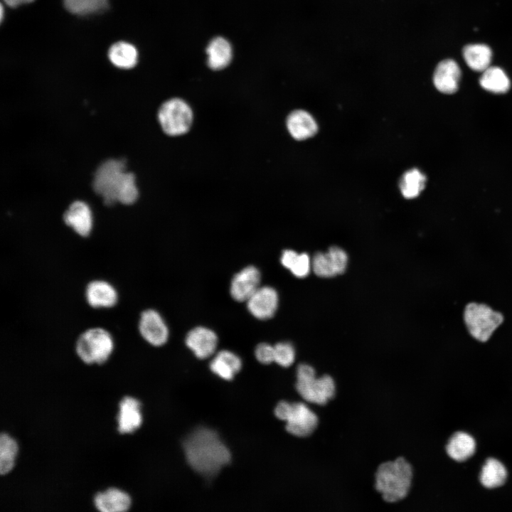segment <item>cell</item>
I'll return each mask as SVG.
<instances>
[{
    "label": "cell",
    "mask_w": 512,
    "mask_h": 512,
    "mask_svg": "<svg viewBox=\"0 0 512 512\" xmlns=\"http://www.w3.org/2000/svg\"><path fill=\"white\" fill-rule=\"evenodd\" d=\"M186 461L199 474L210 478L228 464L231 454L218 434L209 428L199 427L183 442Z\"/></svg>",
    "instance_id": "1"
},
{
    "label": "cell",
    "mask_w": 512,
    "mask_h": 512,
    "mask_svg": "<svg viewBox=\"0 0 512 512\" xmlns=\"http://www.w3.org/2000/svg\"><path fill=\"white\" fill-rule=\"evenodd\" d=\"M412 479V468L403 457L381 464L375 473V489L390 503L407 495Z\"/></svg>",
    "instance_id": "2"
},
{
    "label": "cell",
    "mask_w": 512,
    "mask_h": 512,
    "mask_svg": "<svg viewBox=\"0 0 512 512\" xmlns=\"http://www.w3.org/2000/svg\"><path fill=\"white\" fill-rule=\"evenodd\" d=\"M464 321L469 334L480 342H486L503 324V315L484 303L470 302L464 308Z\"/></svg>",
    "instance_id": "3"
},
{
    "label": "cell",
    "mask_w": 512,
    "mask_h": 512,
    "mask_svg": "<svg viewBox=\"0 0 512 512\" xmlns=\"http://www.w3.org/2000/svg\"><path fill=\"white\" fill-rule=\"evenodd\" d=\"M296 389L306 402L325 405L334 397L336 386L330 375L316 378L313 367L302 363L297 367Z\"/></svg>",
    "instance_id": "4"
},
{
    "label": "cell",
    "mask_w": 512,
    "mask_h": 512,
    "mask_svg": "<svg viewBox=\"0 0 512 512\" xmlns=\"http://www.w3.org/2000/svg\"><path fill=\"white\" fill-rule=\"evenodd\" d=\"M113 349L114 340L111 334L101 327L85 330L79 336L75 343L78 356L87 364L103 363Z\"/></svg>",
    "instance_id": "5"
},
{
    "label": "cell",
    "mask_w": 512,
    "mask_h": 512,
    "mask_svg": "<svg viewBox=\"0 0 512 512\" xmlns=\"http://www.w3.org/2000/svg\"><path fill=\"white\" fill-rule=\"evenodd\" d=\"M275 416L286 422V430L297 437H307L318 425L316 415L304 403L282 401L274 409Z\"/></svg>",
    "instance_id": "6"
},
{
    "label": "cell",
    "mask_w": 512,
    "mask_h": 512,
    "mask_svg": "<svg viewBox=\"0 0 512 512\" xmlns=\"http://www.w3.org/2000/svg\"><path fill=\"white\" fill-rule=\"evenodd\" d=\"M125 174V161L122 159L107 160L97 169L92 187L106 205L117 202L118 193Z\"/></svg>",
    "instance_id": "7"
},
{
    "label": "cell",
    "mask_w": 512,
    "mask_h": 512,
    "mask_svg": "<svg viewBox=\"0 0 512 512\" xmlns=\"http://www.w3.org/2000/svg\"><path fill=\"white\" fill-rule=\"evenodd\" d=\"M158 119L163 131L169 136H180L188 132L193 122L191 107L180 98H172L160 107Z\"/></svg>",
    "instance_id": "8"
},
{
    "label": "cell",
    "mask_w": 512,
    "mask_h": 512,
    "mask_svg": "<svg viewBox=\"0 0 512 512\" xmlns=\"http://www.w3.org/2000/svg\"><path fill=\"white\" fill-rule=\"evenodd\" d=\"M138 328L142 337L154 346H163L168 340V326L161 315L154 309H146L141 313Z\"/></svg>",
    "instance_id": "9"
},
{
    "label": "cell",
    "mask_w": 512,
    "mask_h": 512,
    "mask_svg": "<svg viewBox=\"0 0 512 512\" xmlns=\"http://www.w3.org/2000/svg\"><path fill=\"white\" fill-rule=\"evenodd\" d=\"M249 312L256 319L266 320L275 314L279 304L277 291L271 287H260L246 301Z\"/></svg>",
    "instance_id": "10"
},
{
    "label": "cell",
    "mask_w": 512,
    "mask_h": 512,
    "mask_svg": "<svg viewBox=\"0 0 512 512\" xmlns=\"http://www.w3.org/2000/svg\"><path fill=\"white\" fill-rule=\"evenodd\" d=\"M261 274L255 266H247L235 274L230 287V293L237 302H245L260 287Z\"/></svg>",
    "instance_id": "11"
},
{
    "label": "cell",
    "mask_w": 512,
    "mask_h": 512,
    "mask_svg": "<svg viewBox=\"0 0 512 512\" xmlns=\"http://www.w3.org/2000/svg\"><path fill=\"white\" fill-rule=\"evenodd\" d=\"M185 342L197 358L205 359L215 351L218 336L208 328L197 326L187 334Z\"/></svg>",
    "instance_id": "12"
},
{
    "label": "cell",
    "mask_w": 512,
    "mask_h": 512,
    "mask_svg": "<svg viewBox=\"0 0 512 512\" xmlns=\"http://www.w3.org/2000/svg\"><path fill=\"white\" fill-rule=\"evenodd\" d=\"M462 75L458 63L452 59L439 62L434 72L433 82L439 92L452 94L457 91Z\"/></svg>",
    "instance_id": "13"
},
{
    "label": "cell",
    "mask_w": 512,
    "mask_h": 512,
    "mask_svg": "<svg viewBox=\"0 0 512 512\" xmlns=\"http://www.w3.org/2000/svg\"><path fill=\"white\" fill-rule=\"evenodd\" d=\"M85 298L88 304L93 308H111L118 301V294L110 282L95 279L90 282L85 288Z\"/></svg>",
    "instance_id": "14"
},
{
    "label": "cell",
    "mask_w": 512,
    "mask_h": 512,
    "mask_svg": "<svg viewBox=\"0 0 512 512\" xmlns=\"http://www.w3.org/2000/svg\"><path fill=\"white\" fill-rule=\"evenodd\" d=\"M65 223L82 237L88 236L92 228V215L89 206L83 201L73 202L63 215Z\"/></svg>",
    "instance_id": "15"
},
{
    "label": "cell",
    "mask_w": 512,
    "mask_h": 512,
    "mask_svg": "<svg viewBox=\"0 0 512 512\" xmlns=\"http://www.w3.org/2000/svg\"><path fill=\"white\" fill-rule=\"evenodd\" d=\"M142 421L139 402L131 397L124 398L119 403L117 417L119 432L131 433L140 427Z\"/></svg>",
    "instance_id": "16"
},
{
    "label": "cell",
    "mask_w": 512,
    "mask_h": 512,
    "mask_svg": "<svg viewBox=\"0 0 512 512\" xmlns=\"http://www.w3.org/2000/svg\"><path fill=\"white\" fill-rule=\"evenodd\" d=\"M287 127L293 138L304 140L313 137L318 130L317 124L312 116L304 110L291 112L287 119Z\"/></svg>",
    "instance_id": "17"
},
{
    "label": "cell",
    "mask_w": 512,
    "mask_h": 512,
    "mask_svg": "<svg viewBox=\"0 0 512 512\" xmlns=\"http://www.w3.org/2000/svg\"><path fill=\"white\" fill-rule=\"evenodd\" d=\"M94 503L97 509L101 512H122L129 508L131 499L125 492L111 488L97 494Z\"/></svg>",
    "instance_id": "18"
},
{
    "label": "cell",
    "mask_w": 512,
    "mask_h": 512,
    "mask_svg": "<svg viewBox=\"0 0 512 512\" xmlns=\"http://www.w3.org/2000/svg\"><path fill=\"white\" fill-rule=\"evenodd\" d=\"M241 367L240 357L228 350L219 351L210 363L211 371L226 380H232Z\"/></svg>",
    "instance_id": "19"
},
{
    "label": "cell",
    "mask_w": 512,
    "mask_h": 512,
    "mask_svg": "<svg viewBox=\"0 0 512 512\" xmlns=\"http://www.w3.org/2000/svg\"><path fill=\"white\" fill-rule=\"evenodd\" d=\"M462 55L469 68L476 72H483L487 69L492 59L491 48L483 43L465 46L462 50Z\"/></svg>",
    "instance_id": "20"
},
{
    "label": "cell",
    "mask_w": 512,
    "mask_h": 512,
    "mask_svg": "<svg viewBox=\"0 0 512 512\" xmlns=\"http://www.w3.org/2000/svg\"><path fill=\"white\" fill-rule=\"evenodd\" d=\"M475 449V440L470 434L464 432L454 433L446 447L447 454L457 462H464L470 458Z\"/></svg>",
    "instance_id": "21"
},
{
    "label": "cell",
    "mask_w": 512,
    "mask_h": 512,
    "mask_svg": "<svg viewBox=\"0 0 512 512\" xmlns=\"http://www.w3.org/2000/svg\"><path fill=\"white\" fill-rule=\"evenodd\" d=\"M479 84L485 90L494 94H503L511 87V81L505 71L496 66H489L482 72Z\"/></svg>",
    "instance_id": "22"
},
{
    "label": "cell",
    "mask_w": 512,
    "mask_h": 512,
    "mask_svg": "<svg viewBox=\"0 0 512 512\" xmlns=\"http://www.w3.org/2000/svg\"><path fill=\"white\" fill-rule=\"evenodd\" d=\"M206 53L208 55V65L213 70H220L225 68L232 58L230 44L221 37H217L210 42Z\"/></svg>",
    "instance_id": "23"
},
{
    "label": "cell",
    "mask_w": 512,
    "mask_h": 512,
    "mask_svg": "<svg viewBox=\"0 0 512 512\" xmlns=\"http://www.w3.org/2000/svg\"><path fill=\"white\" fill-rule=\"evenodd\" d=\"M108 57L111 63L116 67L129 69L136 65L138 53L133 45L127 42L119 41L110 48Z\"/></svg>",
    "instance_id": "24"
},
{
    "label": "cell",
    "mask_w": 512,
    "mask_h": 512,
    "mask_svg": "<svg viewBox=\"0 0 512 512\" xmlns=\"http://www.w3.org/2000/svg\"><path fill=\"white\" fill-rule=\"evenodd\" d=\"M507 478L504 465L494 458H489L484 464L480 475L481 484L486 488L494 489L502 486Z\"/></svg>",
    "instance_id": "25"
},
{
    "label": "cell",
    "mask_w": 512,
    "mask_h": 512,
    "mask_svg": "<svg viewBox=\"0 0 512 512\" xmlns=\"http://www.w3.org/2000/svg\"><path fill=\"white\" fill-rule=\"evenodd\" d=\"M426 182L425 176L417 169L406 171L402 176L400 187L403 196L414 198L424 189Z\"/></svg>",
    "instance_id": "26"
},
{
    "label": "cell",
    "mask_w": 512,
    "mask_h": 512,
    "mask_svg": "<svg viewBox=\"0 0 512 512\" xmlns=\"http://www.w3.org/2000/svg\"><path fill=\"white\" fill-rule=\"evenodd\" d=\"M63 4L70 13L85 16L105 10L108 0H63Z\"/></svg>",
    "instance_id": "27"
},
{
    "label": "cell",
    "mask_w": 512,
    "mask_h": 512,
    "mask_svg": "<svg viewBox=\"0 0 512 512\" xmlns=\"http://www.w3.org/2000/svg\"><path fill=\"white\" fill-rule=\"evenodd\" d=\"M18 447L16 441L5 433L0 436V474L8 473L14 466Z\"/></svg>",
    "instance_id": "28"
},
{
    "label": "cell",
    "mask_w": 512,
    "mask_h": 512,
    "mask_svg": "<svg viewBox=\"0 0 512 512\" xmlns=\"http://www.w3.org/2000/svg\"><path fill=\"white\" fill-rule=\"evenodd\" d=\"M138 198V190L135 184V176L132 173L126 172L118 193L117 201L122 204L131 205Z\"/></svg>",
    "instance_id": "29"
},
{
    "label": "cell",
    "mask_w": 512,
    "mask_h": 512,
    "mask_svg": "<svg viewBox=\"0 0 512 512\" xmlns=\"http://www.w3.org/2000/svg\"><path fill=\"white\" fill-rule=\"evenodd\" d=\"M274 362L282 367L291 366L295 359L294 346L289 342H280L274 346Z\"/></svg>",
    "instance_id": "30"
},
{
    "label": "cell",
    "mask_w": 512,
    "mask_h": 512,
    "mask_svg": "<svg viewBox=\"0 0 512 512\" xmlns=\"http://www.w3.org/2000/svg\"><path fill=\"white\" fill-rule=\"evenodd\" d=\"M311 267L317 276L331 277L336 275L327 252L315 254L311 261Z\"/></svg>",
    "instance_id": "31"
},
{
    "label": "cell",
    "mask_w": 512,
    "mask_h": 512,
    "mask_svg": "<svg viewBox=\"0 0 512 512\" xmlns=\"http://www.w3.org/2000/svg\"><path fill=\"white\" fill-rule=\"evenodd\" d=\"M335 274H342L347 266L348 256L346 252L338 247H331L327 252Z\"/></svg>",
    "instance_id": "32"
},
{
    "label": "cell",
    "mask_w": 512,
    "mask_h": 512,
    "mask_svg": "<svg viewBox=\"0 0 512 512\" xmlns=\"http://www.w3.org/2000/svg\"><path fill=\"white\" fill-rule=\"evenodd\" d=\"M311 267L309 256L306 253H301L298 254L289 270L295 277L303 278L309 274Z\"/></svg>",
    "instance_id": "33"
},
{
    "label": "cell",
    "mask_w": 512,
    "mask_h": 512,
    "mask_svg": "<svg viewBox=\"0 0 512 512\" xmlns=\"http://www.w3.org/2000/svg\"><path fill=\"white\" fill-rule=\"evenodd\" d=\"M257 360L262 364H270L274 362V346L267 343L258 344L255 351Z\"/></svg>",
    "instance_id": "34"
},
{
    "label": "cell",
    "mask_w": 512,
    "mask_h": 512,
    "mask_svg": "<svg viewBox=\"0 0 512 512\" xmlns=\"http://www.w3.org/2000/svg\"><path fill=\"white\" fill-rule=\"evenodd\" d=\"M298 253L292 250H285L281 256V263L287 269L290 270L293 265Z\"/></svg>",
    "instance_id": "35"
},
{
    "label": "cell",
    "mask_w": 512,
    "mask_h": 512,
    "mask_svg": "<svg viewBox=\"0 0 512 512\" xmlns=\"http://www.w3.org/2000/svg\"><path fill=\"white\" fill-rule=\"evenodd\" d=\"M33 0H4L6 4L11 7H17L21 4H28Z\"/></svg>",
    "instance_id": "36"
}]
</instances>
